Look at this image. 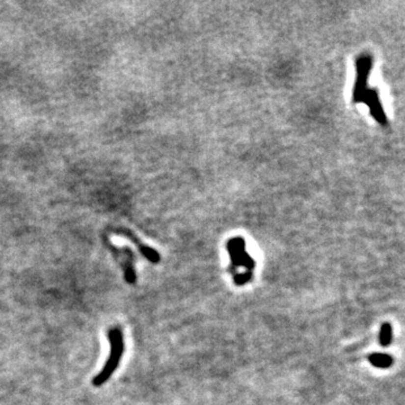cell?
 Masks as SVG:
<instances>
[{"instance_id":"6da1fadb","label":"cell","mask_w":405,"mask_h":405,"mask_svg":"<svg viewBox=\"0 0 405 405\" xmlns=\"http://www.w3.org/2000/svg\"><path fill=\"white\" fill-rule=\"evenodd\" d=\"M108 339H109L110 343V354L105 365H104L102 372L92 379V385L96 387L102 386L103 384H105L109 379L115 370L117 369L119 361H121L123 353H124V338H123V332L119 327H113V329L109 330Z\"/></svg>"},{"instance_id":"7a4b0ae2","label":"cell","mask_w":405,"mask_h":405,"mask_svg":"<svg viewBox=\"0 0 405 405\" xmlns=\"http://www.w3.org/2000/svg\"><path fill=\"white\" fill-rule=\"evenodd\" d=\"M373 55L370 53H362L356 60V82L352 91V102L360 104L366 90L368 89V78L373 68Z\"/></svg>"},{"instance_id":"3957f363","label":"cell","mask_w":405,"mask_h":405,"mask_svg":"<svg viewBox=\"0 0 405 405\" xmlns=\"http://www.w3.org/2000/svg\"><path fill=\"white\" fill-rule=\"evenodd\" d=\"M108 248L110 249L113 256L116 258V260L121 264L123 270H124V278L125 281L129 284H135L136 283V273H135L134 269V261H135V256L134 252L132 251V249L129 248V246H122V248H118V246L111 244L109 241H106Z\"/></svg>"},{"instance_id":"277c9868","label":"cell","mask_w":405,"mask_h":405,"mask_svg":"<svg viewBox=\"0 0 405 405\" xmlns=\"http://www.w3.org/2000/svg\"><path fill=\"white\" fill-rule=\"evenodd\" d=\"M361 103H364L368 106L370 115H372V117L375 119L378 124H380L383 127L388 126V119L386 113L384 110V107L381 105L379 91H378L377 88H368L365 92L364 97H362Z\"/></svg>"},{"instance_id":"5b68a950","label":"cell","mask_w":405,"mask_h":405,"mask_svg":"<svg viewBox=\"0 0 405 405\" xmlns=\"http://www.w3.org/2000/svg\"><path fill=\"white\" fill-rule=\"evenodd\" d=\"M113 231L117 235H122V237L130 239V240L137 246L138 252H140L143 257H145L150 262H152V264H158V262L161 260V256L159 254V252H158L157 250L152 249L151 246L145 245L144 243L132 232V231L124 229V227H119V229H115Z\"/></svg>"},{"instance_id":"8992f818","label":"cell","mask_w":405,"mask_h":405,"mask_svg":"<svg viewBox=\"0 0 405 405\" xmlns=\"http://www.w3.org/2000/svg\"><path fill=\"white\" fill-rule=\"evenodd\" d=\"M368 361L374 367L377 368H389L394 362L392 356L386 353H372L368 356Z\"/></svg>"},{"instance_id":"52a82bcc","label":"cell","mask_w":405,"mask_h":405,"mask_svg":"<svg viewBox=\"0 0 405 405\" xmlns=\"http://www.w3.org/2000/svg\"><path fill=\"white\" fill-rule=\"evenodd\" d=\"M393 339V329L391 323L384 322L381 324L379 333V343L381 347H388Z\"/></svg>"}]
</instances>
